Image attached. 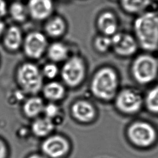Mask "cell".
I'll return each instance as SVG.
<instances>
[{"mask_svg": "<svg viewBox=\"0 0 158 158\" xmlns=\"http://www.w3.org/2000/svg\"><path fill=\"white\" fill-rule=\"evenodd\" d=\"M119 83L116 71L110 67H104L97 71L92 78L91 92L101 101H111L117 94Z\"/></svg>", "mask_w": 158, "mask_h": 158, "instance_id": "obj_1", "label": "cell"}, {"mask_svg": "<svg viewBox=\"0 0 158 158\" xmlns=\"http://www.w3.org/2000/svg\"><path fill=\"white\" fill-rule=\"evenodd\" d=\"M135 31L140 44L143 49L153 50L158 47V15L147 13L135 19Z\"/></svg>", "mask_w": 158, "mask_h": 158, "instance_id": "obj_2", "label": "cell"}, {"mask_svg": "<svg viewBox=\"0 0 158 158\" xmlns=\"http://www.w3.org/2000/svg\"><path fill=\"white\" fill-rule=\"evenodd\" d=\"M17 77L19 85L27 94L34 95L43 88V75L35 64L31 63L23 64L18 70Z\"/></svg>", "mask_w": 158, "mask_h": 158, "instance_id": "obj_3", "label": "cell"}, {"mask_svg": "<svg viewBox=\"0 0 158 158\" xmlns=\"http://www.w3.org/2000/svg\"><path fill=\"white\" fill-rule=\"evenodd\" d=\"M86 66L82 58L73 56L65 61L60 71L62 79L67 85L74 88L79 85L85 76Z\"/></svg>", "mask_w": 158, "mask_h": 158, "instance_id": "obj_4", "label": "cell"}, {"mask_svg": "<svg viewBox=\"0 0 158 158\" xmlns=\"http://www.w3.org/2000/svg\"><path fill=\"white\" fill-rule=\"evenodd\" d=\"M158 64L151 56L143 55L135 60L132 67L133 76L140 83L145 84L152 81L156 76Z\"/></svg>", "mask_w": 158, "mask_h": 158, "instance_id": "obj_5", "label": "cell"}, {"mask_svg": "<svg viewBox=\"0 0 158 158\" xmlns=\"http://www.w3.org/2000/svg\"><path fill=\"white\" fill-rule=\"evenodd\" d=\"M115 106L123 113L132 114L139 111L142 105L140 95L135 90L126 89L115 96Z\"/></svg>", "mask_w": 158, "mask_h": 158, "instance_id": "obj_6", "label": "cell"}, {"mask_svg": "<svg viewBox=\"0 0 158 158\" xmlns=\"http://www.w3.org/2000/svg\"><path fill=\"white\" fill-rule=\"evenodd\" d=\"M48 43L45 35L39 31L30 32L24 41L26 55L32 59H39L47 51Z\"/></svg>", "mask_w": 158, "mask_h": 158, "instance_id": "obj_7", "label": "cell"}, {"mask_svg": "<svg viewBox=\"0 0 158 158\" xmlns=\"http://www.w3.org/2000/svg\"><path fill=\"white\" fill-rule=\"evenodd\" d=\"M131 140L138 145L147 146L154 141L156 132L152 126L143 122L133 124L128 130Z\"/></svg>", "mask_w": 158, "mask_h": 158, "instance_id": "obj_8", "label": "cell"}, {"mask_svg": "<svg viewBox=\"0 0 158 158\" xmlns=\"http://www.w3.org/2000/svg\"><path fill=\"white\" fill-rule=\"evenodd\" d=\"M112 48L117 55L121 57H128L137 51V43L131 35L117 32L111 36Z\"/></svg>", "mask_w": 158, "mask_h": 158, "instance_id": "obj_9", "label": "cell"}, {"mask_svg": "<svg viewBox=\"0 0 158 158\" xmlns=\"http://www.w3.org/2000/svg\"><path fill=\"white\" fill-rule=\"evenodd\" d=\"M26 5L29 16L39 21L49 19L54 10L52 0H28Z\"/></svg>", "mask_w": 158, "mask_h": 158, "instance_id": "obj_10", "label": "cell"}, {"mask_svg": "<svg viewBox=\"0 0 158 158\" xmlns=\"http://www.w3.org/2000/svg\"><path fill=\"white\" fill-rule=\"evenodd\" d=\"M43 151L48 156L57 158L66 153L69 148L68 142L60 136H54L46 140L42 146Z\"/></svg>", "mask_w": 158, "mask_h": 158, "instance_id": "obj_11", "label": "cell"}, {"mask_svg": "<svg viewBox=\"0 0 158 158\" xmlns=\"http://www.w3.org/2000/svg\"><path fill=\"white\" fill-rule=\"evenodd\" d=\"M71 113L75 119L79 122L88 123L94 118L96 110L94 106L88 101L80 100L73 104Z\"/></svg>", "mask_w": 158, "mask_h": 158, "instance_id": "obj_12", "label": "cell"}, {"mask_svg": "<svg viewBox=\"0 0 158 158\" xmlns=\"http://www.w3.org/2000/svg\"><path fill=\"white\" fill-rule=\"evenodd\" d=\"M97 26L102 35L112 36L117 32V19L113 13L106 11L99 16L97 20Z\"/></svg>", "mask_w": 158, "mask_h": 158, "instance_id": "obj_13", "label": "cell"}, {"mask_svg": "<svg viewBox=\"0 0 158 158\" xmlns=\"http://www.w3.org/2000/svg\"><path fill=\"white\" fill-rule=\"evenodd\" d=\"M47 52L48 57L52 62L59 63L68 59L69 49L65 44L56 42L48 46Z\"/></svg>", "mask_w": 158, "mask_h": 158, "instance_id": "obj_14", "label": "cell"}, {"mask_svg": "<svg viewBox=\"0 0 158 158\" xmlns=\"http://www.w3.org/2000/svg\"><path fill=\"white\" fill-rule=\"evenodd\" d=\"M42 90L45 98L52 103L61 100L65 94L64 86L57 81H51L46 84Z\"/></svg>", "mask_w": 158, "mask_h": 158, "instance_id": "obj_15", "label": "cell"}, {"mask_svg": "<svg viewBox=\"0 0 158 158\" xmlns=\"http://www.w3.org/2000/svg\"><path fill=\"white\" fill-rule=\"evenodd\" d=\"M66 28L65 22L60 16L50 18L45 23L44 27L46 34L52 38L62 36L65 32Z\"/></svg>", "mask_w": 158, "mask_h": 158, "instance_id": "obj_16", "label": "cell"}, {"mask_svg": "<svg viewBox=\"0 0 158 158\" xmlns=\"http://www.w3.org/2000/svg\"><path fill=\"white\" fill-rule=\"evenodd\" d=\"M4 44L10 50H16L19 49L23 43L21 30L18 27L11 26L6 31L4 39Z\"/></svg>", "mask_w": 158, "mask_h": 158, "instance_id": "obj_17", "label": "cell"}, {"mask_svg": "<svg viewBox=\"0 0 158 158\" xmlns=\"http://www.w3.org/2000/svg\"><path fill=\"white\" fill-rule=\"evenodd\" d=\"M8 14L13 20L19 23L26 21L29 16L27 5L22 1H11L8 6Z\"/></svg>", "mask_w": 158, "mask_h": 158, "instance_id": "obj_18", "label": "cell"}, {"mask_svg": "<svg viewBox=\"0 0 158 158\" xmlns=\"http://www.w3.org/2000/svg\"><path fill=\"white\" fill-rule=\"evenodd\" d=\"M44 106L42 99L39 97H32L28 99L24 104V112L28 117H36L43 112Z\"/></svg>", "mask_w": 158, "mask_h": 158, "instance_id": "obj_19", "label": "cell"}, {"mask_svg": "<svg viewBox=\"0 0 158 158\" xmlns=\"http://www.w3.org/2000/svg\"><path fill=\"white\" fill-rule=\"evenodd\" d=\"M53 128V121L45 117L35 120L32 125V132L39 137H43L48 135Z\"/></svg>", "mask_w": 158, "mask_h": 158, "instance_id": "obj_20", "label": "cell"}, {"mask_svg": "<svg viewBox=\"0 0 158 158\" xmlns=\"http://www.w3.org/2000/svg\"><path fill=\"white\" fill-rule=\"evenodd\" d=\"M150 0H121L123 8L129 13H139L146 8Z\"/></svg>", "mask_w": 158, "mask_h": 158, "instance_id": "obj_21", "label": "cell"}, {"mask_svg": "<svg viewBox=\"0 0 158 158\" xmlns=\"http://www.w3.org/2000/svg\"><path fill=\"white\" fill-rule=\"evenodd\" d=\"M94 47L97 51L102 53L108 52L112 48L111 37L102 35L94 40Z\"/></svg>", "mask_w": 158, "mask_h": 158, "instance_id": "obj_22", "label": "cell"}, {"mask_svg": "<svg viewBox=\"0 0 158 158\" xmlns=\"http://www.w3.org/2000/svg\"><path fill=\"white\" fill-rule=\"evenodd\" d=\"M146 104L150 110L158 112V86L150 91L146 98Z\"/></svg>", "mask_w": 158, "mask_h": 158, "instance_id": "obj_23", "label": "cell"}, {"mask_svg": "<svg viewBox=\"0 0 158 158\" xmlns=\"http://www.w3.org/2000/svg\"><path fill=\"white\" fill-rule=\"evenodd\" d=\"M41 71L43 77H45L47 79H52L57 76L59 69L54 63H50L45 64Z\"/></svg>", "mask_w": 158, "mask_h": 158, "instance_id": "obj_24", "label": "cell"}, {"mask_svg": "<svg viewBox=\"0 0 158 158\" xmlns=\"http://www.w3.org/2000/svg\"><path fill=\"white\" fill-rule=\"evenodd\" d=\"M43 113H44L45 117L52 120L53 118L56 117L60 113V109L56 104L50 102L44 106Z\"/></svg>", "mask_w": 158, "mask_h": 158, "instance_id": "obj_25", "label": "cell"}, {"mask_svg": "<svg viewBox=\"0 0 158 158\" xmlns=\"http://www.w3.org/2000/svg\"><path fill=\"white\" fill-rule=\"evenodd\" d=\"M8 8L6 0H0V20L8 14Z\"/></svg>", "mask_w": 158, "mask_h": 158, "instance_id": "obj_26", "label": "cell"}, {"mask_svg": "<svg viewBox=\"0 0 158 158\" xmlns=\"http://www.w3.org/2000/svg\"><path fill=\"white\" fill-rule=\"evenodd\" d=\"M7 148L5 143L0 139V158H6Z\"/></svg>", "mask_w": 158, "mask_h": 158, "instance_id": "obj_27", "label": "cell"}, {"mask_svg": "<svg viewBox=\"0 0 158 158\" xmlns=\"http://www.w3.org/2000/svg\"><path fill=\"white\" fill-rule=\"evenodd\" d=\"M5 30V24L3 22L0 20V37L3 34Z\"/></svg>", "mask_w": 158, "mask_h": 158, "instance_id": "obj_28", "label": "cell"}, {"mask_svg": "<svg viewBox=\"0 0 158 158\" xmlns=\"http://www.w3.org/2000/svg\"><path fill=\"white\" fill-rule=\"evenodd\" d=\"M29 158H43L42 157H41V156H36V155H35V156H30Z\"/></svg>", "mask_w": 158, "mask_h": 158, "instance_id": "obj_29", "label": "cell"}, {"mask_svg": "<svg viewBox=\"0 0 158 158\" xmlns=\"http://www.w3.org/2000/svg\"><path fill=\"white\" fill-rule=\"evenodd\" d=\"M11 1H22V0H11Z\"/></svg>", "mask_w": 158, "mask_h": 158, "instance_id": "obj_30", "label": "cell"}]
</instances>
